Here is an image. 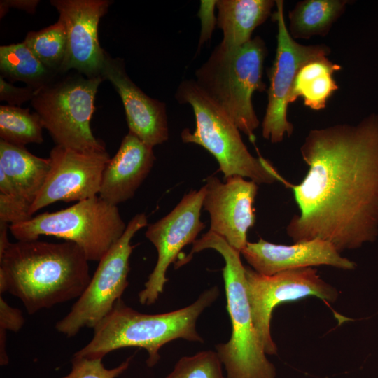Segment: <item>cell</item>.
<instances>
[{
    "instance_id": "cell-2",
    "label": "cell",
    "mask_w": 378,
    "mask_h": 378,
    "mask_svg": "<svg viewBox=\"0 0 378 378\" xmlns=\"http://www.w3.org/2000/svg\"><path fill=\"white\" fill-rule=\"evenodd\" d=\"M89 260L75 243H10L0 255V293L19 298L29 314L78 298L91 276Z\"/></svg>"
},
{
    "instance_id": "cell-16",
    "label": "cell",
    "mask_w": 378,
    "mask_h": 378,
    "mask_svg": "<svg viewBox=\"0 0 378 378\" xmlns=\"http://www.w3.org/2000/svg\"><path fill=\"white\" fill-rule=\"evenodd\" d=\"M101 76L109 80L120 95L129 132L153 147L168 139L166 104L148 96L130 79L122 59L106 52Z\"/></svg>"
},
{
    "instance_id": "cell-32",
    "label": "cell",
    "mask_w": 378,
    "mask_h": 378,
    "mask_svg": "<svg viewBox=\"0 0 378 378\" xmlns=\"http://www.w3.org/2000/svg\"><path fill=\"white\" fill-rule=\"evenodd\" d=\"M40 1L38 0H1L0 1V17H4L10 8H15L33 14Z\"/></svg>"
},
{
    "instance_id": "cell-30",
    "label": "cell",
    "mask_w": 378,
    "mask_h": 378,
    "mask_svg": "<svg viewBox=\"0 0 378 378\" xmlns=\"http://www.w3.org/2000/svg\"><path fill=\"white\" fill-rule=\"evenodd\" d=\"M21 310L9 305L0 296V330L18 332L24 323Z\"/></svg>"
},
{
    "instance_id": "cell-26",
    "label": "cell",
    "mask_w": 378,
    "mask_h": 378,
    "mask_svg": "<svg viewBox=\"0 0 378 378\" xmlns=\"http://www.w3.org/2000/svg\"><path fill=\"white\" fill-rule=\"evenodd\" d=\"M165 378H227L216 352L202 351L190 356H183L176 363Z\"/></svg>"
},
{
    "instance_id": "cell-20",
    "label": "cell",
    "mask_w": 378,
    "mask_h": 378,
    "mask_svg": "<svg viewBox=\"0 0 378 378\" xmlns=\"http://www.w3.org/2000/svg\"><path fill=\"white\" fill-rule=\"evenodd\" d=\"M50 158L38 157L24 146L0 139V169L15 187L18 195L31 204L50 169Z\"/></svg>"
},
{
    "instance_id": "cell-31",
    "label": "cell",
    "mask_w": 378,
    "mask_h": 378,
    "mask_svg": "<svg viewBox=\"0 0 378 378\" xmlns=\"http://www.w3.org/2000/svg\"><path fill=\"white\" fill-rule=\"evenodd\" d=\"M216 1L202 0L200 2L198 16L201 19L202 31L199 41V49L204 42L211 38L213 29L217 24V18L214 15Z\"/></svg>"
},
{
    "instance_id": "cell-4",
    "label": "cell",
    "mask_w": 378,
    "mask_h": 378,
    "mask_svg": "<svg viewBox=\"0 0 378 378\" xmlns=\"http://www.w3.org/2000/svg\"><path fill=\"white\" fill-rule=\"evenodd\" d=\"M207 248L218 251L225 264L223 276L232 334L228 342L218 344L216 349L227 378H275V366L267 358L253 324L241 253L223 237L209 230L192 243L186 260L188 261L193 253Z\"/></svg>"
},
{
    "instance_id": "cell-28",
    "label": "cell",
    "mask_w": 378,
    "mask_h": 378,
    "mask_svg": "<svg viewBox=\"0 0 378 378\" xmlns=\"http://www.w3.org/2000/svg\"><path fill=\"white\" fill-rule=\"evenodd\" d=\"M31 204L18 195L0 193V221L9 225L27 221L30 214Z\"/></svg>"
},
{
    "instance_id": "cell-5",
    "label": "cell",
    "mask_w": 378,
    "mask_h": 378,
    "mask_svg": "<svg viewBox=\"0 0 378 378\" xmlns=\"http://www.w3.org/2000/svg\"><path fill=\"white\" fill-rule=\"evenodd\" d=\"M267 55L266 45L258 36L234 49L227 50L219 44L195 71L199 88L253 143L260 121L252 97L255 92L266 90L262 74Z\"/></svg>"
},
{
    "instance_id": "cell-10",
    "label": "cell",
    "mask_w": 378,
    "mask_h": 378,
    "mask_svg": "<svg viewBox=\"0 0 378 378\" xmlns=\"http://www.w3.org/2000/svg\"><path fill=\"white\" fill-rule=\"evenodd\" d=\"M275 2L276 10L272 19L277 24L276 50L268 71V102L262 122L263 137L273 144L280 143L285 135L290 136L293 133V125L287 118V109L298 71L307 62L330 53V47L323 44L306 46L296 42L285 21L284 1Z\"/></svg>"
},
{
    "instance_id": "cell-3",
    "label": "cell",
    "mask_w": 378,
    "mask_h": 378,
    "mask_svg": "<svg viewBox=\"0 0 378 378\" xmlns=\"http://www.w3.org/2000/svg\"><path fill=\"white\" fill-rule=\"evenodd\" d=\"M219 295L217 286L204 291L191 304L173 312L147 314L127 306L120 299L112 311L93 329L90 342L74 357L103 358L122 348L146 350V364L153 367L160 359V349L176 339L203 342L196 329L197 318Z\"/></svg>"
},
{
    "instance_id": "cell-27",
    "label": "cell",
    "mask_w": 378,
    "mask_h": 378,
    "mask_svg": "<svg viewBox=\"0 0 378 378\" xmlns=\"http://www.w3.org/2000/svg\"><path fill=\"white\" fill-rule=\"evenodd\" d=\"M131 358L112 368H106L102 358H85L73 357L70 372L62 378H116L127 370Z\"/></svg>"
},
{
    "instance_id": "cell-7",
    "label": "cell",
    "mask_w": 378,
    "mask_h": 378,
    "mask_svg": "<svg viewBox=\"0 0 378 378\" xmlns=\"http://www.w3.org/2000/svg\"><path fill=\"white\" fill-rule=\"evenodd\" d=\"M127 225L115 205L98 195L55 212H44L10 225L18 241L53 236L77 244L89 261H99L122 236Z\"/></svg>"
},
{
    "instance_id": "cell-18",
    "label": "cell",
    "mask_w": 378,
    "mask_h": 378,
    "mask_svg": "<svg viewBox=\"0 0 378 378\" xmlns=\"http://www.w3.org/2000/svg\"><path fill=\"white\" fill-rule=\"evenodd\" d=\"M153 148L128 132L105 167L98 196L115 206L131 199L153 166Z\"/></svg>"
},
{
    "instance_id": "cell-12",
    "label": "cell",
    "mask_w": 378,
    "mask_h": 378,
    "mask_svg": "<svg viewBox=\"0 0 378 378\" xmlns=\"http://www.w3.org/2000/svg\"><path fill=\"white\" fill-rule=\"evenodd\" d=\"M205 186L184 195L180 202L167 215L149 224L146 237L158 251L156 265L139 293L141 304L155 303L168 281L166 274L184 246L192 244L205 227L200 220Z\"/></svg>"
},
{
    "instance_id": "cell-33",
    "label": "cell",
    "mask_w": 378,
    "mask_h": 378,
    "mask_svg": "<svg viewBox=\"0 0 378 378\" xmlns=\"http://www.w3.org/2000/svg\"><path fill=\"white\" fill-rule=\"evenodd\" d=\"M9 227L8 223L0 221V255L4 253L11 243L8 239Z\"/></svg>"
},
{
    "instance_id": "cell-29",
    "label": "cell",
    "mask_w": 378,
    "mask_h": 378,
    "mask_svg": "<svg viewBox=\"0 0 378 378\" xmlns=\"http://www.w3.org/2000/svg\"><path fill=\"white\" fill-rule=\"evenodd\" d=\"M36 92L35 90L27 86L15 87L0 76V100L6 102L8 105L19 106L26 102L31 101Z\"/></svg>"
},
{
    "instance_id": "cell-8",
    "label": "cell",
    "mask_w": 378,
    "mask_h": 378,
    "mask_svg": "<svg viewBox=\"0 0 378 378\" xmlns=\"http://www.w3.org/2000/svg\"><path fill=\"white\" fill-rule=\"evenodd\" d=\"M59 76L37 90L31 101L43 128L57 146L81 151L106 150L90 127L95 97L104 79L78 72Z\"/></svg>"
},
{
    "instance_id": "cell-22",
    "label": "cell",
    "mask_w": 378,
    "mask_h": 378,
    "mask_svg": "<svg viewBox=\"0 0 378 378\" xmlns=\"http://www.w3.org/2000/svg\"><path fill=\"white\" fill-rule=\"evenodd\" d=\"M347 0H303L289 11V34L294 39L324 36L343 14Z\"/></svg>"
},
{
    "instance_id": "cell-25",
    "label": "cell",
    "mask_w": 378,
    "mask_h": 378,
    "mask_svg": "<svg viewBox=\"0 0 378 378\" xmlns=\"http://www.w3.org/2000/svg\"><path fill=\"white\" fill-rule=\"evenodd\" d=\"M24 42L45 66L61 74L67 46L66 27L61 18L39 31H29Z\"/></svg>"
},
{
    "instance_id": "cell-13",
    "label": "cell",
    "mask_w": 378,
    "mask_h": 378,
    "mask_svg": "<svg viewBox=\"0 0 378 378\" xmlns=\"http://www.w3.org/2000/svg\"><path fill=\"white\" fill-rule=\"evenodd\" d=\"M50 169L30 208V214L56 202H80L99 192L103 172L111 159L106 150L81 151L55 145Z\"/></svg>"
},
{
    "instance_id": "cell-24",
    "label": "cell",
    "mask_w": 378,
    "mask_h": 378,
    "mask_svg": "<svg viewBox=\"0 0 378 378\" xmlns=\"http://www.w3.org/2000/svg\"><path fill=\"white\" fill-rule=\"evenodd\" d=\"M43 126L40 116L29 108L10 105L0 106V139L24 146L42 144Z\"/></svg>"
},
{
    "instance_id": "cell-19",
    "label": "cell",
    "mask_w": 378,
    "mask_h": 378,
    "mask_svg": "<svg viewBox=\"0 0 378 378\" xmlns=\"http://www.w3.org/2000/svg\"><path fill=\"white\" fill-rule=\"evenodd\" d=\"M273 0H217V27L223 38L220 45L231 50L251 39L252 33L271 15Z\"/></svg>"
},
{
    "instance_id": "cell-15",
    "label": "cell",
    "mask_w": 378,
    "mask_h": 378,
    "mask_svg": "<svg viewBox=\"0 0 378 378\" xmlns=\"http://www.w3.org/2000/svg\"><path fill=\"white\" fill-rule=\"evenodd\" d=\"M112 2L109 0L50 1L66 31V52L61 74L75 70L88 77L101 76L106 51L99 44V23Z\"/></svg>"
},
{
    "instance_id": "cell-1",
    "label": "cell",
    "mask_w": 378,
    "mask_h": 378,
    "mask_svg": "<svg viewBox=\"0 0 378 378\" xmlns=\"http://www.w3.org/2000/svg\"><path fill=\"white\" fill-rule=\"evenodd\" d=\"M308 171L293 190L294 243L329 241L342 253L378 236V115L309 132L300 148Z\"/></svg>"
},
{
    "instance_id": "cell-21",
    "label": "cell",
    "mask_w": 378,
    "mask_h": 378,
    "mask_svg": "<svg viewBox=\"0 0 378 378\" xmlns=\"http://www.w3.org/2000/svg\"><path fill=\"white\" fill-rule=\"evenodd\" d=\"M341 69L340 65L327 57L307 62L297 74L289 104L302 97L304 105L314 111L324 109L329 98L339 88L333 74Z\"/></svg>"
},
{
    "instance_id": "cell-11",
    "label": "cell",
    "mask_w": 378,
    "mask_h": 378,
    "mask_svg": "<svg viewBox=\"0 0 378 378\" xmlns=\"http://www.w3.org/2000/svg\"><path fill=\"white\" fill-rule=\"evenodd\" d=\"M245 276L253 324L268 355H276L278 351L270 332L272 312L277 305L307 297L333 303L339 297L337 289L324 281L313 267L267 276L245 267Z\"/></svg>"
},
{
    "instance_id": "cell-34",
    "label": "cell",
    "mask_w": 378,
    "mask_h": 378,
    "mask_svg": "<svg viewBox=\"0 0 378 378\" xmlns=\"http://www.w3.org/2000/svg\"><path fill=\"white\" fill-rule=\"evenodd\" d=\"M6 331L0 330V363L5 365L8 363V356L6 349Z\"/></svg>"
},
{
    "instance_id": "cell-14",
    "label": "cell",
    "mask_w": 378,
    "mask_h": 378,
    "mask_svg": "<svg viewBox=\"0 0 378 378\" xmlns=\"http://www.w3.org/2000/svg\"><path fill=\"white\" fill-rule=\"evenodd\" d=\"M206 182L203 207L210 216L209 231L241 253L248 243V230L255 223L258 184L240 176L227 177L225 182L211 176Z\"/></svg>"
},
{
    "instance_id": "cell-23",
    "label": "cell",
    "mask_w": 378,
    "mask_h": 378,
    "mask_svg": "<svg viewBox=\"0 0 378 378\" xmlns=\"http://www.w3.org/2000/svg\"><path fill=\"white\" fill-rule=\"evenodd\" d=\"M0 71L10 83L20 81L36 91L61 75L45 66L24 41L0 47Z\"/></svg>"
},
{
    "instance_id": "cell-6",
    "label": "cell",
    "mask_w": 378,
    "mask_h": 378,
    "mask_svg": "<svg viewBox=\"0 0 378 378\" xmlns=\"http://www.w3.org/2000/svg\"><path fill=\"white\" fill-rule=\"evenodd\" d=\"M176 99L188 104L193 110L196 127L181 132L184 143L198 144L214 156L225 178L231 176L248 178L257 184L286 181L264 158H255L244 143L240 130L225 113L197 85L195 80H186L178 85Z\"/></svg>"
},
{
    "instance_id": "cell-17",
    "label": "cell",
    "mask_w": 378,
    "mask_h": 378,
    "mask_svg": "<svg viewBox=\"0 0 378 378\" xmlns=\"http://www.w3.org/2000/svg\"><path fill=\"white\" fill-rule=\"evenodd\" d=\"M241 253L254 271L267 276L319 265L344 270H353L356 267L354 261L342 257L331 243L321 239L284 245L260 238L256 242L248 241Z\"/></svg>"
},
{
    "instance_id": "cell-9",
    "label": "cell",
    "mask_w": 378,
    "mask_h": 378,
    "mask_svg": "<svg viewBox=\"0 0 378 378\" xmlns=\"http://www.w3.org/2000/svg\"><path fill=\"white\" fill-rule=\"evenodd\" d=\"M148 225L144 213L136 214L127 224L120 239L99 261L93 276L69 312L55 326L66 336H75L85 327L94 329L113 309L129 285L130 258L134 234Z\"/></svg>"
}]
</instances>
